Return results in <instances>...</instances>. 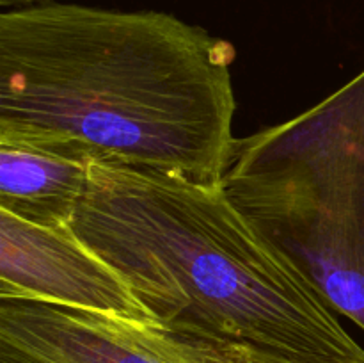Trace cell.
<instances>
[{"label": "cell", "mask_w": 364, "mask_h": 363, "mask_svg": "<svg viewBox=\"0 0 364 363\" xmlns=\"http://www.w3.org/2000/svg\"><path fill=\"white\" fill-rule=\"evenodd\" d=\"M235 57L162 11H4L0 144L220 184L237 139Z\"/></svg>", "instance_id": "cell-1"}, {"label": "cell", "mask_w": 364, "mask_h": 363, "mask_svg": "<svg viewBox=\"0 0 364 363\" xmlns=\"http://www.w3.org/2000/svg\"><path fill=\"white\" fill-rule=\"evenodd\" d=\"M73 230L167 330L304 363L364 349L220 184L91 164Z\"/></svg>", "instance_id": "cell-2"}, {"label": "cell", "mask_w": 364, "mask_h": 363, "mask_svg": "<svg viewBox=\"0 0 364 363\" xmlns=\"http://www.w3.org/2000/svg\"><path fill=\"white\" fill-rule=\"evenodd\" d=\"M220 185L364 331V70L299 116L235 139Z\"/></svg>", "instance_id": "cell-3"}, {"label": "cell", "mask_w": 364, "mask_h": 363, "mask_svg": "<svg viewBox=\"0 0 364 363\" xmlns=\"http://www.w3.org/2000/svg\"><path fill=\"white\" fill-rule=\"evenodd\" d=\"M0 363H201L162 324L0 298Z\"/></svg>", "instance_id": "cell-4"}, {"label": "cell", "mask_w": 364, "mask_h": 363, "mask_svg": "<svg viewBox=\"0 0 364 363\" xmlns=\"http://www.w3.org/2000/svg\"><path fill=\"white\" fill-rule=\"evenodd\" d=\"M0 298L34 299L156 322L124 278L85 244L73 226H43L4 210Z\"/></svg>", "instance_id": "cell-5"}, {"label": "cell", "mask_w": 364, "mask_h": 363, "mask_svg": "<svg viewBox=\"0 0 364 363\" xmlns=\"http://www.w3.org/2000/svg\"><path fill=\"white\" fill-rule=\"evenodd\" d=\"M89 167L46 149L0 144V210L43 226H71Z\"/></svg>", "instance_id": "cell-6"}, {"label": "cell", "mask_w": 364, "mask_h": 363, "mask_svg": "<svg viewBox=\"0 0 364 363\" xmlns=\"http://www.w3.org/2000/svg\"><path fill=\"white\" fill-rule=\"evenodd\" d=\"M183 337L191 342L201 363H304L287 358V356L262 351V349L249 347V345L233 344V342L206 340V338H196L188 335H183Z\"/></svg>", "instance_id": "cell-7"}, {"label": "cell", "mask_w": 364, "mask_h": 363, "mask_svg": "<svg viewBox=\"0 0 364 363\" xmlns=\"http://www.w3.org/2000/svg\"><path fill=\"white\" fill-rule=\"evenodd\" d=\"M46 0H0V6L4 7V11L9 9H20V7H28V6H38V4H45Z\"/></svg>", "instance_id": "cell-8"}]
</instances>
